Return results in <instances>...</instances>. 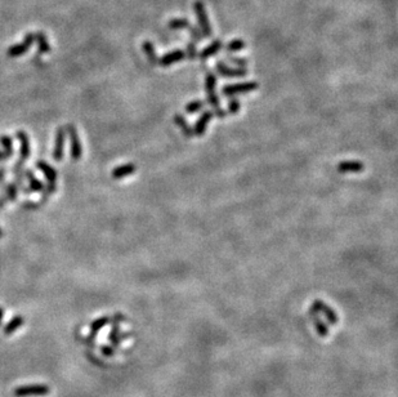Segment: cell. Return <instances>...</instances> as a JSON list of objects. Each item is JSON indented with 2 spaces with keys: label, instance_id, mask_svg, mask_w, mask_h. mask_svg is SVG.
<instances>
[{
  "label": "cell",
  "instance_id": "6da1fadb",
  "mask_svg": "<svg viewBox=\"0 0 398 397\" xmlns=\"http://www.w3.org/2000/svg\"><path fill=\"white\" fill-rule=\"evenodd\" d=\"M215 87H217V78L214 74L209 72L205 76V89H206V96H208V102L210 103L213 109L215 111V115L218 118L223 119L226 116V111L221 109L219 105V98H218L217 93H215Z\"/></svg>",
  "mask_w": 398,
  "mask_h": 397
},
{
  "label": "cell",
  "instance_id": "7a4b0ae2",
  "mask_svg": "<svg viewBox=\"0 0 398 397\" xmlns=\"http://www.w3.org/2000/svg\"><path fill=\"white\" fill-rule=\"evenodd\" d=\"M193 9H195V13H196L197 22H199L200 31H201L202 36L210 37L213 34V30H212V26H210V22H209L208 13H206L204 3H202V1H200V0L195 1V4H193Z\"/></svg>",
  "mask_w": 398,
  "mask_h": 397
},
{
  "label": "cell",
  "instance_id": "3957f363",
  "mask_svg": "<svg viewBox=\"0 0 398 397\" xmlns=\"http://www.w3.org/2000/svg\"><path fill=\"white\" fill-rule=\"evenodd\" d=\"M50 392V387L45 385H28L17 387L13 395L16 397H43Z\"/></svg>",
  "mask_w": 398,
  "mask_h": 397
},
{
  "label": "cell",
  "instance_id": "277c9868",
  "mask_svg": "<svg viewBox=\"0 0 398 397\" xmlns=\"http://www.w3.org/2000/svg\"><path fill=\"white\" fill-rule=\"evenodd\" d=\"M258 83L255 81H246V83H237V84H228L226 87L222 89V94L224 97H231L237 96V94L241 93H249V92H253V90L258 89Z\"/></svg>",
  "mask_w": 398,
  "mask_h": 397
},
{
  "label": "cell",
  "instance_id": "5b68a950",
  "mask_svg": "<svg viewBox=\"0 0 398 397\" xmlns=\"http://www.w3.org/2000/svg\"><path fill=\"white\" fill-rule=\"evenodd\" d=\"M312 308H313L317 314L324 315V316L326 317L327 321H329V324H331V325H336V324L339 323V317H338L335 311L330 307V306L325 304L321 299H316V301L313 302V304H312Z\"/></svg>",
  "mask_w": 398,
  "mask_h": 397
},
{
  "label": "cell",
  "instance_id": "8992f818",
  "mask_svg": "<svg viewBox=\"0 0 398 397\" xmlns=\"http://www.w3.org/2000/svg\"><path fill=\"white\" fill-rule=\"evenodd\" d=\"M215 67H217L218 74L221 75L222 78H244L248 74L246 68L230 67V66H227L224 62H222V61H218Z\"/></svg>",
  "mask_w": 398,
  "mask_h": 397
},
{
  "label": "cell",
  "instance_id": "52a82bcc",
  "mask_svg": "<svg viewBox=\"0 0 398 397\" xmlns=\"http://www.w3.org/2000/svg\"><path fill=\"white\" fill-rule=\"evenodd\" d=\"M186 58V52L181 49H175L171 50V52H168L166 54L159 58L157 63H159L161 67H169V66L174 65L177 62H181L183 59Z\"/></svg>",
  "mask_w": 398,
  "mask_h": 397
},
{
  "label": "cell",
  "instance_id": "ba28073f",
  "mask_svg": "<svg viewBox=\"0 0 398 397\" xmlns=\"http://www.w3.org/2000/svg\"><path fill=\"white\" fill-rule=\"evenodd\" d=\"M35 37H36V32H35V34L26 35L25 40L22 41L21 44H17V45H14V47L9 48V50H8V54H9L10 57L22 56V54H23V53H25L28 48L31 47V43L35 40Z\"/></svg>",
  "mask_w": 398,
  "mask_h": 397
},
{
  "label": "cell",
  "instance_id": "9c48e42d",
  "mask_svg": "<svg viewBox=\"0 0 398 397\" xmlns=\"http://www.w3.org/2000/svg\"><path fill=\"white\" fill-rule=\"evenodd\" d=\"M214 118V114H213L212 111H204L201 114V116L199 118V120L196 121V124H195V127H193V134L195 136H202V134L205 133L206 131V127H208V124L212 121V119Z\"/></svg>",
  "mask_w": 398,
  "mask_h": 397
},
{
  "label": "cell",
  "instance_id": "30bf717a",
  "mask_svg": "<svg viewBox=\"0 0 398 397\" xmlns=\"http://www.w3.org/2000/svg\"><path fill=\"white\" fill-rule=\"evenodd\" d=\"M364 169V163L358 162V160H347V162H342L338 165V171L340 173H360Z\"/></svg>",
  "mask_w": 398,
  "mask_h": 397
},
{
  "label": "cell",
  "instance_id": "8fae6325",
  "mask_svg": "<svg viewBox=\"0 0 398 397\" xmlns=\"http://www.w3.org/2000/svg\"><path fill=\"white\" fill-rule=\"evenodd\" d=\"M222 47H223V44H222L221 40H214L212 41V43L209 44L208 47H205L204 49L201 50L200 53H197V56L200 57V59H202V61H205V59L210 58V57L215 56V54H218V52L222 49Z\"/></svg>",
  "mask_w": 398,
  "mask_h": 397
},
{
  "label": "cell",
  "instance_id": "7c38bea8",
  "mask_svg": "<svg viewBox=\"0 0 398 397\" xmlns=\"http://www.w3.org/2000/svg\"><path fill=\"white\" fill-rule=\"evenodd\" d=\"M309 316H311L312 321H313L314 328H316V330H317L318 335H320V337H322V338L327 337V335H329V328H327L326 324H325L324 321H322V320L318 317V314L313 310V308H311V311H309Z\"/></svg>",
  "mask_w": 398,
  "mask_h": 397
},
{
  "label": "cell",
  "instance_id": "4fadbf2b",
  "mask_svg": "<svg viewBox=\"0 0 398 397\" xmlns=\"http://www.w3.org/2000/svg\"><path fill=\"white\" fill-rule=\"evenodd\" d=\"M174 123L178 125V127L181 128L182 133H183L187 138H191L192 136H195V134H193L192 127L187 123V120L182 115L177 114V115L174 116Z\"/></svg>",
  "mask_w": 398,
  "mask_h": 397
},
{
  "label": "cell",
  "instance_id": "5bb4252c",
  "mask_svg": "<svg viewBox=\"0 0 398 397\" xmlns=\"http://www.w3.org/2000/svg\"><path fill=\"white\" fill-rule=\"evenodd\" d=\"M135 172V165L134 164H127V165H122V167H118L115 171L112 172V176L114 178L119 180V178H124L127 176H131Z\"/></svg>",
  "mask_w": 398,
  "mask_h": 397
},
{
  "label": "cell",
  "instance_id": "9a60e30c",
  "mask_svg": "<svg viewBox=\"0 0 398 397\" xmlns=\"http://www.w3.org/2000/svg\"><path fill=\"white\" fill-rule=\"evenodd\" d=\"M143 50H144V53H146L147 59L149 61V63H151L152 66H155L156 63H157V61H159V58H157V56H156V50H155V47H153V44L151 43V41H144Z\"/></svg>",
  "mask_w": 398,
  "mask_h": 397
},
{
  "label": "cell",
  "instance_id": "2e32d148",
  "mask_svg": "<svg viewBox=\"0 0 398 397\" xmlns=\"http://www.w3.org/2000/svg\"><path fill=\"white\" fill-rule=\"evenodd\" d=\"M22 324H23V319H22L21 316L13 317L9 323L6 324L5 328H4V334L5 335L13 334V333L16 332L17 329H19V328H21Z\"/></svg>",
  "mask_w": 398,
  "mask_h": 397
},
{
  "label": "cell",
  "instance_id": "e0dca14e",
  "mask_svg": "<svg viewBox=\"0 0 398 397\" xmlns=\"http://www.w3.org/2000/svg\"><path fill=\"white\" fill-rule=\"evenodd\" d=\"M191 26L192 25L187 18H174L169 22V27L173 30H188Z\"/></svg>",
  "mask_w": 398,
  "mask_h": 397
},
{
  "label": "cell",
  "instance_id": "ac0fdd59",
  "mask_svg": "<svg viewBox=\"0 0 398 397\" xmlns=\"http://www.w3.org/2000/svg\"><path fill=\"white\" fill-rule=\"evenodd\" d=\"M205 106V102L204 101H200V99H196V101H192V102H188L186 106V112L187 114H196V112L201 111Z\"/></svg>",
  "mask_w": 398,
  "mask_h": 397
},
{
  "label": "cell",
  "instance_id": "d6986e66",
  "mask_svg": "<svg viewBox=\"0 0 398 397\" xmlns=\"http://www.w3.org/2000/svg\"><path fill=\"white\" fill-rule=\"evenodd\" d=\"M245 47H246L245 41L241 40V39H234V40H231L230 43L227 44L226 49H227L230 53H232V52H239V50H243Z\"/></svg>",
  "mask_w": 398,
  "mask_h": 397
},
{
  "label": "cell",
  "instance_id": "ffe728a7",
  "mask_svg": "<svg viewBox=\"0 0 398 397\" xmlns=\"http://www.w3.org/2000/svg\"><path fill=\"white\" fill-rule=\"evenodd\" d=\"M109 321H110L109 317H101V319L96 320L94 323H92L91 328H92V332H93V335H92V337H94V335H96L97 333L100 332V330L102 329L103 326H106L107 324H109Z\"/></svg>",
  "mask_w": 398,
  "mask_h": 397
},
{
  "label": "cell",
  "instance_id": "44dd1931",
  "mask_svg": "<svg viewBox=\"0 0 398 397\" xmlns=\"http://www.w3.org/2000/svg\"><path fill=\"white\" fill-rule=\"evenodd\" d=\"M186 57H188L190 59H195L197 57V50H196V44L193 41H190L187 44V52Z\"/></svg>",
  "mask_w": 398,
  "mask_h": 397
},
{
  "label": "cell",
  "instance_id": "7402d4cb",
  "mask_svg": "<svg viewBox=\"0 0 398 397\" xmlns=\"http://www.w3.org/2000/svg\"><path fill=\"white\" fill-rule=\"evenodd\" d=\"M240 109H241V103H240L239 99L234 98L228 102V112L230 114H237L240 111Z\"/></svg>",
  "mask_w": 398,
  "mask_h": 397
},
{
  "label": "cell",
  "instance_id": "603a6c76",
  "mask_svg": "<svg viewBox=\"0 0 398 397\" xmlns=\"http://www.w3.org/2000/svg\"><path fill=\"white\" fill-rule=\"evenodd\" d=\"M109 339H110V341H111L112 343H114V345H115V346H118V345H119V341H120V339H119V329H118V326H115V328L112 329L111 334L109 335Z\"/></svg>",
  "mask_w": 398,
  "mask_h": 397
},
{
  "label": "cell",
  "instance_id": "cb8c5ba5",
  "mask_svg": "<svg viewBox=\"0 0 398 397\" xmlns=\"http://www.w3.org/2000/svg\"><path fill=\"white\" fill-rule=\"evenodd\" d=\"M230 61L232 63H236L237 66H240V67H245L246 65H248V59L245 58H237V57H231Z\"/></svg>",
  "mask_w": 398,
  "mask_h": 397
},
{
  "label": "cell",
  "instance_id": "d4e9b609",
  "mask_svg": "<svg viewBox=\"0 0 398 397\" xmlns=\"http://www.w3.org/2000/svg\"><path fill=\"white\" fill-rule=\"evenodd\" d=\"M102 352L105 356H112V355H114V348L106 347V346H105V347H102Z\"/></svg>",
  "mask_w": 398,
  "mask_h": 397
},
{
  "label": "cell",
  "instance_id": "484cf974",
  "mask_svg": "<svg viewBox=\"0 0 398 397\" xmlns=\"http://www.w3.org/2000/svg\"><path fill=\"white\" fill-rule=\"evenodd\" d=\"M1 319H3V310L0 308V323H1Z\"/></svg>",
  "mask_w": 398,
  "mask_h": 397
}]
</instances>
